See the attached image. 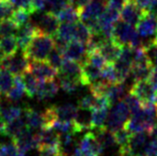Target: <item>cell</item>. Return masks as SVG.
I'll list each match as a JSON object with an SVG mask.
<instances>
[{"instance_id": "obj_1", "label": "cell", "mask_w": 157, "mask_h": 156, "mask_svg": "<svg viewBox=\"0 0 157 156\" xmlns=\"http://www.w3.org/2000/svg\"><path fill=\"white\" fill-rule=\"evenodd\" d=\"M55 48V38L51 35L38 32L23 50L29 60L46 61L53 49Z\"/></svg>"}, {"instance_id": "obj_2", "label": "cell", "mask_w": 157, "mask_h": 156, "mask_svg": "<svg viewBox=\"0 0 157 156\" xmlns=\"http://www.w3.org/2000/svg\"><path fill=\"white\" fill-rule=\"evenodd\" d=\"M113 40L123 47L129 46L131 48H137L142 46V39L137 30L134 26L124 22L123 20H118L114 24Z\"/></svg>"}, {"instance_id": "obj_3", "label": "cell", "mask_w": 157, "mask_h": 156, "mask_svg": "<svg viewBox=\"0 0 157 156\" xmlns=\"http://www.w3.org/2000/svg\"><path fill=\"white\" fill-rule=\"evenodd\" d=\"M130 110L124 101H119L110 110L106 121V128L115 132L124 127L127 120H129Z\"/></svg>"}, {"instance_id": "obj_4", "label": "cell", "mask_w": 157, "mask_h": 156, "mask_svg": "<svg viewBox=\"0 0 157 156\" xmlns=\"http://www.w3.org/2000/svg\"><path fill=\"white\" fill-rule=\"evenodd\" d=\"M129 93L138 98L143 105L155 104L157 101V89L148 80L135 81L131 86Z\"/></svg>"}, {"instance_id": "obj_5", "label": "cell", "mask_w": 157, "mask_h": 156, "mask_svg": "<svg viewBox=\"0 0 157 156\" xmlns=\"http://www.w3.org/2000/svg\"><path fill=\"white\" fill-rule=\"evenodd\" d=\"M29 64H30V60L24 53H22V54H15L10 57H4L0 67L9 71L13 76H22L28 72Z\"/></svg>"}, {"instance_id": "obj_6", "label": "cell", "mask_w": 157, "mask_h": 156, "mask_svg": "<svg viewBox=\"0 0 157 156\" xmlns=\"http://www.w3.org/2000/svg\"><path fill=\"white\" fill-rule=\"evenodd\" d=\"M28 71L38 81L54 80L58 76L59 71L49 64L47 61H32L30 60Z\"/></svg>"}, {"instance_id": "obj_7", "label": "cell", "mask_w": 157, "mask_h": 156, "mask_svg": "<svg viewBox=\"0 0 157 156\" xmlns=\"http://www.w3.org/2000/svg\"><path fill=\"white\" fill-rule=\"evenodd\" d=\"M16 147L18 148L20 154L26 156V153L32 149L39 148V136L38 133H33L30 128H27L21 132L16 138L13 139Z\"/></svg>"}, {"instance_id": "obj_8", "label": "cell", "mask_w": 157, "mask_h": 156, "mask_svg": "<svg viewBox=\"0 0 157 156\" xmlns=\"http://www.w3.org/2000/svg\"><path fill=\"white\" fill-rule=\"evenodd\" d=\"M60 24L59 19L55 14L50 11H46L38 16L35 25L40 32L55 37L59 30Z\"/></svg>"}, {"instance_id": "obj_9", "label": "cell", "mask_w": 157, "mask_h": 156, "mask_svg": "<svg viewBox=\"0 0 157 156\" xmlns=\"http://www.w3.org/2000/svg\"><path fill=\"white\" fill-rule=\"evenodd\" d=\"M107 6L106 0H92L88 5L78 12L80 20L85 24L98 20Z\"/></svg>"}, {"instance_id": "obj_10", "label": "cell", "mask_w": 157, "mask_h": 156, "mask_svg": "<svg viewBox=\"0 0 157 156\" xmlns=\"http://www.w3.org/2000/svg\"><path fill=\"white\" fill-rule=\"evenodd\" d=\"M146 10L142 9L135 0H130V1L123 7V9L121 12V20L124 22L130 24L132 26H136L142 18Z\"/></svg>"}, {"instance_id": "obj_11", "label": "cell", "mask_w": 157, "mask_h": 156, "mask_svg": "<svg viewBox=\"0 0 157 156\" xmlns=\"http://www.w3.org/2000/svg\"><path fill=\"white\" fill-rule=\"evenodd\" d=\"M81 150L85 156H101L105 149L102 148L101 143L98 142L96 134L93 132H88L82 138L80 142Z\"/></svg>"}, {"instance_id": "obj_12", "label": "cell", "mask_w": 157, "mask_h": 156, "mask_svg": "<svg viewBox=\"0 0 157 156\" xmlns=\"http://www.w3.org/2000/svg\"><path fill=\"white\" fill-rule=\"evenodd\" d=\"M86 54H88L86 45L78 40H73L71 42H69L67 47L64 50L65 59L77 61L81 64L86 60Z\"/></svg>"}, {"instance_id": "obj_13", "label": "cell", "mask_w": 157, "mask_h": 156, "mask_svg": "<svg viewBox=\"0 0 157 156\" xmlns=\"http://www.w3.org/2000/svg\"><path fill=\"white\" fill-rule=\"evenodd\" d=\"M123 46L117 42H115L113 39H105L102 44L101 45L98 51L101 54L105 57V59L107 61V63L113 64L115 61L121 56V53L122 51Z\"/></svg>"}, {"instance_id": "obj_14", "label": "cell", "mask_w": 157, "mask_h": 156, "mask_svg": "<svg viewBox=\"0 0 157 156\" xmlns=\"http://www.w3.org/2000/svg\"><path fill=\"white\" fill-rule=\"evenodd\" d=\"M38 32H39V29L37 28L35 24L32 22H29L25 24V25L19 27V29L15 35L16 39H17L18 45H19V48H21L22 50H24Z\"/></svg>"}, {"instance_id": "obj_15", "label": "cell", "mask_w": 157, "mask_h": 156, "mask_svg": "<svg viewBox=\"0 0 157 156\" xmlns=\"http://www.w3.org/2000/svg\"><path fill=\"white\" fill-rule=\"evenodd\" d=\"M60 85L54 80L40 81L36 97L39 101H48L53 98L59 92Z\"/></svg>"}, {"instance_id": "obj_16", "label": "cell", "mask_w": 157, "mask_h": 156, "mask_svg": "<svg viewBox=\"0 0 157 156\" xmlns=\"http://www.w3.org/2000/svg\"><path fill=\"white\" fill-rule=\"evenodd\" d=\"M39 148L42 147H54L60 145V135L51 127H44L38 132ZM38 148V149H39Z\"/></svg>"}, {"instance_id": "obj_17", "label": "cell", "mask_w": 157, "mask_h": 156, "mask_svg": "<svg viewBox=\"0 0 157 156\" xmlns=\"http://www.w3.org/2000/svg\"><path fill=\"white\" fill-rule=\"evenodd\" d=\"M82 66V84L84 86H90L92 84L102 79V70L92 64L84 61Z\"/></svg>"}, {"instance_id": "obj_18", "label": "cell", "mask_w": 157, "mask_h": 156, "mask_svg": "<svg viewBox=\"0 0 157 156\" xmlns=\"http://www.w3.org/2000/svg\"><path fill=\"white\" fill-rule=\"evenodd\" d=\"M24 117L27 127L30 129H42L46 126L43 112H40L32 108H26L24 109Z\"/></svg>"}, {"instance_id": "obj_19", "label": "cell", "mask_w": 157, "mask_h": 156, "mask_svg": "<svg viewBox=\"0 0 157 156\" xmlns=\"http://www.w3.org/2000/svg\"><path fill=\"white\" fill-rule=\"evenodd\" d=\"M60 72L62 75L78 80L82 84V66L80 62L65 59L60 69Z\"/></svg>"}, {"instance_id": "obj_20", "label": "cell", "mask_w": 157, "mask_h": 156, "mask_svg": "<svg viewBox=\"0 0 157 156\" xmlns=\"http://www.w3.org/2000/svg\"><path fill=\"white\" fill-rule=\"evenodd\" d=\"M92 112L93 109H82L78 108V112L74 120L76 132H82L86 130H92Z\"/></svg>"}, {"instance_id": "obj_21", "label": "cell", "mask_w": 157, "mask_h": 156, "mask_svg": "<svg viewBox=\"0 0 157 156\" xmlns=\"http://www.w3.org/2000/svg\"><path fill=\"white\" fill-rule=\"evenodd\" d=\"M26 128H27V124L25 117H19L10 122H6L5 126L3 128L2 134L11 139H14L20 133L23 132Z\"/></svg>"}, {"instance_id": "obj_22", "label": "cell", "mask_w": 157, "mask_h": 156, "mask_svg": "<svg viewBox=\"0 0 157 156\" xmlns=\"http://www.w3.org/2000/svg\"><path fill=\"white\" fill-rule=\"evenodd\" d=\"M58 120L74 121L78 112V106L73 104H64L61 105L54 106Z\"/></svg>"}, {"instance_id": "obj_23", "label": "cell", "mask_w": 157, "mask_h": 156, "mask_svg": "<svg viewBox=\"0 0 157 156\" xmlns=\"http://www.w3.org/2000/svg\"><path fill=\"white\" fill-rule=\"evenodd\" d=\"M25 93L26 88L23 76H15L13 87L11 88V89L6 94V97L11 101H18L25 96Z\"/></svg>"}, {"instance_id": "obj_24", "label": "cell", "mask_w": 157, "mask_h": 156, "mask_svg": "<svg viewBox=\"0 0 157 156\" xmlns=\"http://www.w3.org/2000/svg\"><path fill=\"white\" fill-rule=\"evenodd\" d=\"M109 108H94L92 112L93 129H102L106 127Z\"/></svg>"}, {"instance_id": "obj_25", "label": "cell", "mask_w": 157, "mask_h": 156, "mask_svg": "<svg viewBox=\"0 0 157 156\" xmlns=\"http://www.w3.org/2000/svg\"><path fill=\"white\" fill-rule=\"evenodd\" d=\"M19 45L15 36L2 37L0 38V50L5 57H10L17 54Z\"/></svg>"}, {"instance_id": "obj_26", "label": "cell", "mask_w": 157, "mask_h": 156, "mask_svg": "<svg viewBox=\"0 0 157 156\" xmlns=\"http://www.w3.org/2000/svg\"><path fill=\"white\" fill-rule=\"evenodd\" d=\"M125 88L123 86V83H114L109 84L105 91V97L110 101L111 104L119 101L121 98L124 97Z\"/></svg>"}, {"instance_id": "obj_27", "label": "cell", "mask_w": 157, "mask_h": 156, "mask_svg": "<svg viewBox=\"0 0 157 156\" xmlns=\"http://www.w3.org/2000/svg\"><path fill=\"white\" fill-rule=\"evenodd\" d=\"M60 23H77L80 20V13L72 5H68L61 10L57 15Z\"/></svg>"}, {"instance_id": "obj_28", "label": "cell", "mask_w": 157, "mask_h": 156, "mask_svg": "<svg viewBox=\"0 0 157 156\" xmlns=\"http://www.w3.org/2000/svg\"><path fill=\"white\" fill-rule=\"evenodd\" d=\"M59 85H60V88L63 89L65 93H70V94L75 93L78 89H80L81 86H82V84L78 80L64 76V75H62V74L59 78Z\"/></svg>"}, {"instance_id": "obj_29", "label": "cell", "mask_w": 157, "mask_h": 156, "mask_svg": "<svg viewBox=\"0 0 157 156\" xmlns=\"http://www.w3.org/2000/svg\"><path fill=\"white\" fill-rule=\"evenodd\" d=\"M14 78L13 75L7 70L0 67V94L6 96L11 88L13 87Z\"/></svg>"}, {"instance_id": "obj_30", "label": "cell", "mask_w": 157, "mask_h": 156, "mask_svg": "<svg viewBox=\"0 0 157 156\" xmlns=\"http://www.w3.org/2000/svg\"><path fill=\"white\" fill-rule=\"evenodd\" d=\"M96 136L104 149L109 148V147L117 144L114 133L113 131H110L109 129H107L106 127L102 129H98V132L96 134Z\"/></svg>"}, {"instance_id": "obj_31", "label": "cell", "mask_w": 157, "mask_h": 156, "mask_svg": "<svg viewBox=\"0 0 157 156\" xmlns=\"http://www.w3.org/2000/svg\"><path fill=\"white\" fill-rule=\"evenodd\" d=\"M92 32L90 28L86 25L84 22L78 21L75 23V33H74V40H78L80 42H82L86 45L89 40L92 37Z\"/></svg>"}, {"instance_id": "obj_32", "label": "cell", "mask_w": 157, "mask_h": 156, "mask_svg": "<svg viewBox=\"0 0 157 156\" xmlns=\"http://www.w3.org/2000/svg\"><path fill=\"white\" fill-rule=\"evenodd\" d=\"M18 29L19 26L11 18L0 20V38L15 36Z\"/></svg>"}, {"instance_id": "obj_33", "label": "cell", "mask_w": 157, "mask_h": 156, "mask_svg": "<svg viewBox=\"0 0 157 156\" xmlns=\"http://www.w3.org/2000/svg\"><path fill=\"white\" fill-rule=\"evenodd\" d=\"M22 76H23V79H24V83H25L26 94L29 97H36L37 89H38V86H39L38 80H37L29 71L26 72Z\"/></svg>"}, {"instance_id": "obj_34", "label": "cell", "mask_w": 157, "mask_h": 156, "mask_svg": "<svg viewBox=\"0 0 157 156\" xmlns=\"http://www.w3.org/2000/svg\"><path fill=\"white\" fill-rule=\"evenodd\" d=\"M22 112H23L22 108L20 106H16V105H10L7 106V108H0V113H1V116L5 124L14 120L16 118L21 117Z\"/></svg>"}, {"instance_id": "obj_35", "label": "cell", "mask_w": 157, "mask_h": 156, "mask_svg": "<svg viewBox=\"0 0 157 156\" xmlns=\"http://www.w3.org/2000/svg\"><path fill=\"white\" fill-rule=\"evenodd\" d=\"M74 33H75V23H61L55 37H59L67 42H71L74 40Z\"/></svg>"}, {"instance_id": "obj_36", "label": "cell", "mask_w": 157, "mask_h": 156, "mask_svg": "<svg viewBox=\"0 0 157 156\" xmlns=\"http://www.w3.org/2000/svg\"><path fill=\"white\" fill-rule=\"evenodd\" d=\"M31 14H32L31 12L27 9H24V8H16L14 13L11 16V19L13 20L19 27H21L30 22Z\"/></svg>"}, {"instance_id": "obj_37", "label": "cell", "mask_w": 157, "mask_h": 156, "mask_svg": "<svg viewBox=\"0 0 157 156\" xmlns=\"http://www.w3.org/2000/svg\"><path fill=\"white\" fill-rule=\"evenodd\" d=\"M50 127L53 128L54 130H56L57 132H60L61 134H63V133H76L74 121L57 120L53 122Z\"/></svg>"}, {"instance_id": "obj_38", "label": "cell", "mask_w": 157, "mask_h": 156, "mask_svg": "<svg viewBox=\"0 0 157 156\" xmlns=\"http://www.w3.org/2000/svg\"><path fill=\"white\" fill-rule=\"evenodd\" d=\"M88 63L92 64L96 67L100 68V69H104L105 66L109 64L107 61L105 59V57L101 54V52L97 50V51H93V52H88L86 57V60Z\"/></svg>"}, {"instance_id": "obj_39", "label": "cell", "mask_w": 157, "mask_h": 156, "mask_svg": "<svg viewBox=\"0 0 157 156\" xmlns=\"http://www.w3.org/2000/svg\"><path fill=\"white\" fill-rule=\"evenodd\" d=\"M74 133H63L60 135V149L63 156L68 155L74 146Z\"/></svg>"}, {"instance_id": "obj_40", "label": "cell", "mask_w": 157, "mask_h": 156, "mask_svg": "<svg viewBox=\"0 0 157 156\" xmlns=\"http://www.w3.org/2000/svg\"><path fill=\"white\" fill-rule=\"evenodd\" d=\"M64 60H65V57L63 53L60 52L57 48H54L52 52L50 53V55L48 56L46 61L50 65H52L54 68H56L57 70H60L62 65H63Z\"/></svg>"}, {"instance_id": "obj_41", "label": "cell", "mask_w": 157, "mask_h": 156, "mask_svg": "<svg viewBox=\"0 0 157 156\" xmlns=\"http://www.w3.org/2000/svg\"><path fill=\"white\" fill-rule=\"evenodd\" d=\"M102 79L109 84L119 83L117 73V71H115V68H114L113 64L109 63L104 69H102Z\"/></svg>"}, {"instance_id": "obj_42", "label": "cell", "mask_w": 157, "mask_h": 156, "mask_svg": "<svg viewBox=\"0 0 157 156\" xmlns=\"http://www.w3.org/2000/svg\"><path fill=\"white\" fill-rule=\"evenodd\" d=\"M46 9H48V11L52 12L55 15H57L61 10H63L65 7L70 5L69 0H46Z\"/></svg>"}, {"instance_id": "obj_43", "label": "cell", "mask_w": 157, "mask_h": 156, "mask_svg": "<svg viewBox=\"0 0 157 156\" xmlns=\"http://www.w3.org/2000/svg\"><path fill=\"white\" fill-rule=\"evenodd\" d=\"M15 11V6L9 0H0V20L11 18Z\"/></svg>"}, {"instance_id": "obj_44", "label": "cell", "mask_w": 157, "mask_h": 156, "mask_svg": "<svg viewBox=\"0 0 157 156\" xmlns=\"http://www.w3.org/2000/svg\"><path fill=\"white\" fill-rule=\"evenodd\" d=\"M123 101H124L126 105L128 106L131 113H135L136 112H138V110L142 108V104L140 102V101L131 93L126 94V96L123 97Z\"/></svg>"}, {"instance_id": "obj_45", "label": "cell", "mask_w": 157, "mask_h": 156, "mask_svg": "<svg viewBox=\"0 0 157 156\" xmlns=\"http://www.w3.org/2000/svg\"><path fill=\"white\" fill-rule=\"evenodd\" d=\"M97 97L94 96L93 93L88 94V96L82 97L78 102V106L82 109H93L94 108Z\"/></svg>"}, {"instance_id": "obj_46", "label": "cell", "mask_w": 157, "mask_h": 156, "mask_svg": "<svg viewBox=\"0 0 157 156\" xmlns=\"http://www.w3.org/2000/svg\"><path fill=\"white\" fill-rule=\"evenodd\" d=\"M145 152L147 156H157V139L151 138V140L147 141Z\"/></svg>"}, {"instance_id": "obj_47", "label": "cell", "mask_w": 157, "mask_h": 156, "mask_svg": "<svg viewBox=\"0 0 157 156\" xmlns=\"http://www.w3.org/2000/svg\"><path fill=\"white\" fill-rule=\"evenodd\" d=\"M130 0H106V4L110 8H113L117 11H121L123 7Z\"/></svg>"}, {"instance_id": "obj_48", "label": "cell", "mask_w": 157, "mask_h": 156, "mask_svg": "<svg viewBox=\"0 0 157 156\" xmlns=\"http://www.w3.org/2000/svg\"><path fill=\"white\" fill-rule=\"evenodd\" d=\"M90 1H92V0H69L70 5H72L74 8H76L78 12H80L82 8H85Z\"/></svg>"}, {"instance_id": "obj_49", "label": "cell", "mask_w": 157, "mask_h": 156, "mask_svg": "<svg viewBox=\"0 0 157 156\" xmlns=\"http://www.w3.org/2000/svg\"><path fill=\"white\" fill-rule=\"evenodd\" d=\"M33 7H34L35 12L45 10L47 7L46 0H33Z\"/></svg>"}, {"instance_id": "obj_50", "label": "cell", "mask_w": 157, "mask_h": 156, "mask_svg": "<svg viewBox=\"0 0 157 156\" xmlns=\"http://www.w3.org/2000/svg\"><path fill=\"white\" fill-rule=\"evenodd\" d=\"M148 81H149L151 85L157 89V66H154V67L152 68V71L149 75V78H148Z\"/></svg>"}, {"instance_id": "obj_51", "label": "cell", "mask_w": 157, "mask_h": 156, "mask_svg": "<svg viewBox=\"0 0 157 156\" xmlns=\"http://www.w3.org/2000/svg\"><path fill=\"white\" fill-rule=\"evenodd\" d=\"M147 52L151 53V57H150V58L152 60V62L155 63V66H157V47L152 48V49H150V50H148Z\"/></svg>"}, {"instance_id": "obj_52", "label": "cell", "mask_w": 157, "mask_h": 156, "mask_svg": "<svg viewBox=\"0 0 157 156\" xmlns=\"http://www.w3.org/2000/svg\"><path fill=\"white\" fill-rule=\"evenodd\" d=\"M149 135H150V137H151V138H155V139H157V120H156V122L154 124L153 127L151 128L150 132H149Z\"/></svg>"}, {"instance_id": "obj_53", "label": "cell", "mask_w": 157, "mask_h": 156, "mask_svg": "<svg viewBox=\"0 0 157 156\" xmlns=\"http://www.w3.org/2000/svg\"><path fill=\"white\" fill-rule=\"evenodd\" d=\"M71 156H85V154L82 153V151L81 150L80 147H76V148H74Z\"/></svg>"}, {"instance_id": "obj_54", "label": "cell", "mask_w": 157, "mask_h": 156, "mask_svg": "<svg viewBox=\"0 0 157 156\" xmlns=\"http://www.w3.org/2000/svg\"><path fill=\"white\" fill-rule=\"evenodd\" d=\"M4 126H5V122H4L3 118L1 116V113H0V133H1V134H2V131H3Z\"/></svg>"}]
</instances>
